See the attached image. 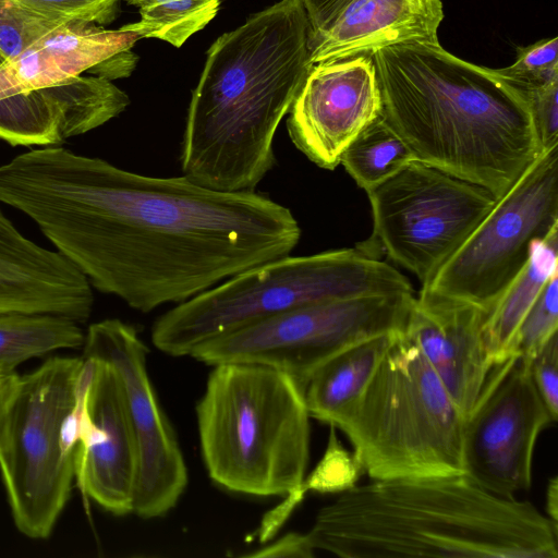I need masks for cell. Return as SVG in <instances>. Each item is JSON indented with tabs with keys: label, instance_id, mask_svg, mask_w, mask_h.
<instances>
[{
	"label": "cell",
	"instance_id": "6da1fadb",
	"mask_svg": "<svg viewBox=\"0 0 558 558\" xmlns=\"http://www.w3.org/2000/svg\"><path fill=\"white\" fill-rule=\"evenodd\" d=\"M0 204L29 217L98 291L148 313L290 255L301 227L253 191L121 169L62 146L0 165Z\"/></svg>",
	"mask_w": 558,
	"mask_h": 558
},
{
	"label": "cell",
	"instance_id": "7a4b0ae2",
	"mask_svg": "<svg viewBox=\"0 0 558 558\" xmlns=\"http://www.w3.org/2000/svg\"><path fill=\"white\" fill-rule=\"evenodd\" d=\"M310 35L300 1L280 0L210 45L186 112L183 175L223 192L255 190L312 66Z\"/></svg>",
	"mask_w": 558,
	"mask_h": 558
},
{
	"label": "cell",
	"instance_id": "3957f363",
	"mask_svg": "<svg viewBox=\"0 0 558 558\" xmlns=\"http://www.w3.org/2000/svg\"><path fill=\"white\" fill-rule=\"evenodd\" d=\"M381 117L416 159L501 198L542 154L525 96L439 43L373 54Z\"/></svg>",
	"mask_w": 558,
	"mask_h": 558
},
{
	"label": "cell",
	"instance_id": "277c9868",
	"mask_svg": "<svg viewBox=\"0 0 558 558\" xmlns=\"http://www.w3.org/2000/svg\"><path fill=\"white\" fill-rule=\"evenodd\" d=\"M343 558H557L558 526L463 474L371 481L323 507L305 533Z\"/></svg>",
	"mask_w": 558,
	"mask_h": 558
},
{
	"label": "cell",
	"instance_id": "5b68a950",
	"mask_svg": "<svg viewBox=\"0 0 558 558\" xmlns=\"http://www.w3.org/2000/svg\"><path fill=\"white\" fill-rule=\"evenodd\" d=\"M213 366L196 405L209 477L226 490L255 497L304 492L311 438L304 389L269 366Z\"/></svg>",
	"mask_w": 558,
	"mask_h": 558
},
{
	"label": "cell",
	"instance_id": "8992f818",
	"mask_svg": "<svg viewBox=\"0 0 558 558\" xmlns=\"http://www.w3.org/2000/svg\"><path fill=\"white\" fill-rule=\"evenodd\" d=\"M397 292H413L408 278L363 248L287 255L177 304L155 320L151 342L167 355L189 356L203 342L287 311Z\"/></svg>",
	"mask_w": 558,
	"mask_h": 558
},
{
	"label": "cell",
	"instance_id": "52a82bcc",
	"mask_svg": "<svg viewBox=\"0 0 558 558\" xmlns=\"http://www.w3.org/2000/svg\"><path fill=\"white\" fill-rule=\"evenodd\" d=\"M464 417L420 348L391 341L360 399L336 428L373 481L463 474Z\"/></svg>",
	"mask_w": 558,
	"mask_h": 558
},
{
	"label": "cell",
	"instance_id": "ba28073f",
	"mask_svg": "<svg viewBox=\"0 0 558 558\" xmlns=\"http://www.w3.org/2000/svg\"><path fill=\"white\" fill-rule=\"evenodd\" d=\"M83 363L54 356L21 376L9 412L0 473L13 522L29 538L50 536L71 495L75 451L64 427Z\"/></svg>",
	"mask_w": 558,
	"mask_h": 558
},
{
	"label": "cell",
	"instance_id": "9c48e42d",
	"mask_svg": "<svg viewBox=\"0 0 558 558\" xmlns=\"http://www.w3.org/2000/svg\"><path fill=\"white\" fill-rule=\"evenodd\" d=\"M414 298L413 292H397L301 306L215 337L190 356L211 366H269L289 375L305 391L312 375L338 353L403 330Z\"/></svg>",
	"mask_w": 558,
	"mask_h": 558
},
{
	"label": "cell",
	"instance_id": "30bf717a",
	"mask_svg": "<svg viewBox=\"0 0 558 558\" xmlns=\"http://www.w3.org/2000/svg\"><path fill=\"white\" fill-rule=\"evenodd\" d=\"M375 245L426 283L496 204L484 187L420 160L366 190Z\"/></svg>",
	"mask_w": 558,
	"mask_h": 558
},
{
	"label": "cell",
	"instance_id": "8fae6325",
	"mask_svg": "<svg viewBox=\"0 0 558 558\" xmlns=\"http://www.w3.org/2000/svg\"><path fill=\"white\" fill-rule=\"evenodd\" d=\"M556 228L558 145L542 151L420 292L488 314L527 263L532 243Z\"/></svg>",
	"mask_w": 558,
	"mask_h": 558
},
{
	"label": "cell",
	"instance_id": "7c38bea8",
	"mask_svg": "<svg viewBox=\"0 0 558 558\" xmlns=\"http://www.w3.org/2000/svg\"><path fill=\"white\" fill-rule=\"evenodd\" d=\"M551 422L530 360L513 354L494 365L463 422V475L499 497L529 490L535 445Z\"/></svg>",
	"mask_w": 558,
	"mask_h": 558
},
{
	"label": "cell",
	"instance_id": "4fadbf2b",
	"mask_svg": "<svg viewBox=\"0 0 558 558\" xmlns=\"http://www.w3.org/2000/svg\"><path fill=\"white\" fill-rule=\"evenodd\" d=\"M148 348L136 329L109 318L92 324L83 357L102 361L116 372L137 453L133 513L166 515L187 485V468L177 435L161 409L147 372Z\"/></svg>",
	"mask_w": 558,
	"mask_h": 558
},
{
	"label": "cell",
	"instance_id": "5bb4252c",
	"mask_svg": "<svg viewBox=\"0 0 558 558\" xmlns=\"http://www.w3.org/2000/svg\"><path fill=\"white\" fill-rule=\"evenodd\" d=\"M381 114V93L372 54L312 65L289 111L295 147L316 166L333 170L343 150Z\"/></svg>",
	"mask_w": 558,
	"mask_h": 558
},
{
	"label": "cell",
	"instance_id": "9a60e30c",
	"mask_svg": "<svg viewBox=\"0 0 558 558\" xmlns=\"http://www.w3.org/2000/svg\"><path fill=\"white\" fill-rule=\"evenodd\" d=\"M93 360L94 373L74 453L82 494L113 515L133 513L137 453L114 369Z\"/></svg>",
	"mask_w": 558,
	"mask_h": 558
},
{
	"label": "cell",
	"instance_id": "2e32d148",
	"mask_svg": "<svg viewBox=\"0 0 558 558\" xmlns=\"http://www.w3.org/2000/svg\"><path fill=\"white\" fill-rule=\"evenodd\" d=\"M487 313L460 301L414 298L403 332L420 348L465 418L487 379L490 364L483 341Z\"/></svg>",
	"mask_w": 558,
	"mask_h": 558
},
{
	"label": "cell",
	"instance_id": "e0dca14e",
	"mask_svg": "<svg viewBox=\"0 0 558 558\" xmlns=\"http://www.w3.org/2000/svg\"><path fill=\"white\" fill-rule=\"evenodd\" d=\"M93 304L87 278L59 252L24 236L0 208V314H53L80 324Z\"/></svg>",
	"mask_w": 558,
	"mask_h": 558
},
{
	"label": "cell",
	"instance_id": "ac0fdd59",
	"mask_svg": "<svg viewBox=\"0 0 558 558\" xmlns=\"http://www.w3.org/2000/svg\"><path fill=\"white\" fill-rule=\"evenodd\" d=\"M442 20L441 0H355L326 31L310 37V64L395 45L437 44Z\"/></svg>",
	"mask_w": 558,
	"mask_h": 558
},
{
	"label": "cell",
	"instance_id": "d6986e66",
	"mask_svg": "<svg viewBox=\"0 0 558 558\" xmlns=\"http://www.w3.org/2000/svg\"><path fill=\"white\" fill-rule=\"evenodd\" d=\"M393 332L345 349L312 375L304 391L311 417L337 426L369 384Z\"/></svg>",
	"mask_w": 558,
	"mask_h": 558
},
{
	"label": "cell",
	"instance_id": "ffe728a7",
	"mask_svg": "<svg viewBox=\"0 0 558 558\" xmlns=\"http://www.w3.org/2000/svg\"><path fill=\"white\" fill-rule=\"evenodd\" d=\"M558 272V228L531 245L530 257L488 312L483 341L494 366L510 356L513 337L539 293Z\"/></svg>",
	"mask_w": 558,
	"mask_h": 558
},
{
	"label": "cell",
	"instance_id": "44dd1931",
	"mask_svg": "<svg viewBox=\"0 0 558 558\" xmlns=\"http://www.w3.org/2000/svg\"><path fill=\"white\" fill-rule=\"evenodd\" d=\"M85 335L78 323L40 313L0 314V368L15 371L21 363L59 349H76Z\"/></svg>",
	"mask_w": 558,
	"mask_h": 558
},
{
	"label": "cell",
	"instance_id": "7402d4cb",
	"mask_svg": "<svg viewBox=\"0 0 558 558\" xmlns=\"http://www.w3.org/2000/svg\"><path fill=\"white\" fill-rule=\"evenodd\" d=\"M417 160L381 114L366 125L343 150L340 163L365 191Z\"/></svg>",
	"mask_w": 558,
	"mask_h": 558
},
{
	"label": "cell",
	"instance_id": "603a6c76",
	"mask_svg": "<svg viewBox=\"0 0 558 558\" xmlns=\"http://www.w3.org/2000/svg\"><path fill=\"white\" fill-rule=\"evenodd\" d=\"M140 20L120 28L180 48L217 15L220 0H142Z\"/></svg>",
	"mask_w": 558,
	"mask_h": 558
},
{
	"label": "cell",
	"instance_id": "cb8c5ba5",
	"mask_svg": "<svg viewBox=\"0 0 558 558\" xmlns=\"http://www.w3.org/2000/svg\"><path fill=\"white\" fill-rule=\"evenodd\" d=\"M558 332V272L546 283L520 324L510 355L531 360Z\"/></svg>",
	"mask_w": 558,
	"mask_h": 558
},
{
	"label": "cell",
	"instance_id": "d4e9b609",
	"mask_svg": "<svg viewBox=\"0 0 558 558\" xmlns=\"http://www.w3.org/2000/svg\"><path fill=\"white\" fill-rule=\"evenodd\" d=\"M495 71L521 93L558 81V38H546L526 47H518L515 61Z\"/></svg>",
	"mask_w": 558,
	"mask_h": 558
},
{
	"label": "cell",
	"instance_id": "484cf974",
	"mask_svg": "<svg viewBox=\"0 0 558 558\" xmlns=\"http://www.w3.org/2000/svg\"><path fill=\"white\" fill-rule=\"evenodd\" d=\"M327 448L322 460L306 481L305 489L317 493H344L356 486L364 474L354 452L343 447L337 436V428L329 425Z\"/></svg>",
	"mask_w": 558,
	"mask_h": 558
},
{
	"label": "cell",
	"instance_id": "4316f807",
	"mask_svg": "<svg viewBox=\"0 0 558 558\" xmlns=\"http://www.w3.org/2000/svg\"><path fill=\"white\" fill-rule=\"evenodd\" d=\"M68 23L71 21L39 15L14 0H0V52L11 60L34 40Z\"/></svg>",
	"mask_w": 558,
	"mask_h": 558
},
{
	"label": "cell",
	"instance_id": "83f0119b",
	"mask_svg": "<svg viewBox=\"0 0 558 558\" xmlns=\"http://www.w3.org/2000/svg\"><path fill=\"white\" fill-rule=\"evenodd\" d=\"M39 15L99 26L112 23L122 0H14Z\"/></svg>",
	"mask_w": 558,
	"mask_h": 558
},
{
	"label": "cell",
	"instance_id": "f1b7e54d",
	"mask_svg": "<svg viewBox=\"0 0 558 558\" xmlns=\"http://www.w3.org/2000/svg\"><path fill=\"white\" fill-rule=\"evenodd\" d=\"M530 106L541 150L558 145V81L522 93Z\"/></svg>",
	"mask_w": 558,
	"mask_h": 558
},
{
	"label": "cell",
	"instance_id": "f546056e",
	"mask_svg": "<svg viewBox=\"0 0 558 558\" xmlns=\"http://www.w3.org/2000/svg\"><path fill=\"white\" fill-rule=\"evenodd\" d=\"M534 385L554 422L558 415V332L530 360Z\"/></svg>",
	"mask_w": 558,
	"mask_h": 558
},
{
	"label": "cell",
	"instance_id": "4dcf8cb0",
	"mask_svg": "<svg viewBox=\"0 0 558 558\" xmlns=\"http://www.w3.org/2000/svg\"><path fill=\"white\" fill-rule=\"evenodd\" d=\"M305 10L311 35L315 36L326 31L355 0H299Z\"/></svg>",
	"mask_w": 558,
	"mask_h": 558
},
{
	"label": "cell",
	"instance_id": "1f68e13d",
	"mask_svg": "<svg viewBox=\"0 0 558 558\" xmlns=\"http://www.w3.org/2000/svg\"><path fill=\"white\" fill-rule=\"evenodd\" d=\"M246 556L311 558L315 556V550L310 545L305 533H289L271 545Z\"/></svg>",
	"mask_w": 558,
	"mask_h": 558
},
{
	"label": "cell",
	"instance_id": "d6a6232c",
	"mask_svg": "<svg viewBox=\"0 0 558 558\" xmlns=\"http://www.w3.org/2000/svg\"><path fill=\"white\" fill-rule=\"evenodd\" d=\"M21 376L15 371L0 368V451L2 448L9 412L16 395Z\"/></svg>",
	"mask_w": 558,
	"mask_h": 558
},
{
	"label": "cell",
	"instance_id": "836d02e7",
	"mask_svg": "<svg viewBox=\"0 0 558 558\" xmlns=\"http://www.w3.org/2000/svg\"><path fill=\"white\" fill-rule=\"evenodd\" d=\"M546 511L547 517L554 521L558 522V481L557 477L554 476L549 480L547 492H546Z\"/></svg>",
	"mask_w": 558,
	"mask_h": 558
},
{
	"label": "cell",
	"instance_id": "e575fe53",
	"mask_svg": "<svg viewBox=\"0 0 558 558\" xmlns=\"http://www.w3.org/2000/svg\"><path fill=\"white\" fill-rule=\"evenodd\" d=\"M125 1L129 2L130 4L137 5V7L142 2V0H125Z\"/></svg>",
	"mask_w": 558,
	"mask_h": 558
}]
</instances>
